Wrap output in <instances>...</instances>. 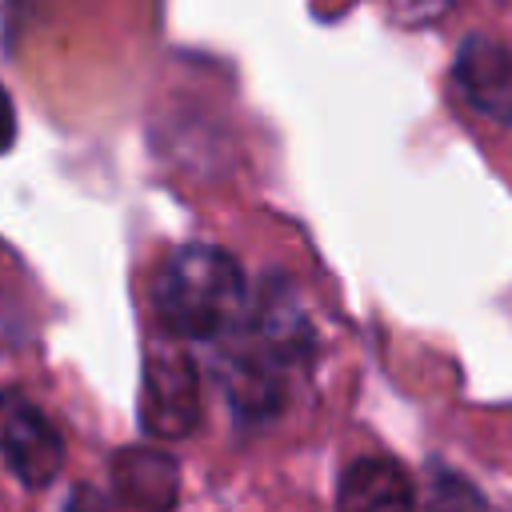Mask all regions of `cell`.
Masks as SVG:
<instances>
[{
    "label": "cell",
    "instance_id": "obj_6",
    "mask_svg": "<svg viewBox=\"0 0 512 512\" xmlns=\"http://www.w3.org/2000/svg\"><path fill=\"white\" fill-rule=\"evenodd\" d=\"M336 512H412V484L392 460H356L340 476Z\"/></svg>",
    "mask_w": 512,
    "mask_h": 512
},
{
    "label": "cell",
    "instance_id": "obj_11",
    "mask_svg": "<svg viewBox=\"0 0 512 512\" xmlns=\"http://www.w3.org/2000/svg\"><path fill=\"white\" fill-rule=\"evenodd\" d=\"M76 496H80V500H76L68 512H100V508H92V504H88V492H76Z\"/></svg>",
    "mask_w": 512,
    "mask_h": 512
},
{
    "label": "cell",
    "instance_id": "obj_2",
    "mask_svg": "<svg viewBox=\"0 0 512 512\" xmlns=\"http://www.w3.org/2000/svg\"><path fill=\"white\" fill-rule=\"evenodd\" d=\"M200 420V380L196 364L180 348H152L144 356L140 384V424L160 440H180Z\"/></svg>",
    "mask_w": 512,
    "mask_h": 512
},
{
    "label": "cell",
    "instance_id": "obj_8",
    "mask_svg": "<svg viewBox=\"0 0 512 512\" xmlns=\"http://www.w3.org/2000/svg\"><path fill=\"white\" fill-rule=\"evenodd\" d=\"M256 336L276 360L300 356L308 348V324H304L300 308L292 304V296H284V292H268L264 296V304L256 312Z\"/></svg>",
    "mask_w": 512,
    "mask_h": 512
},
{
    "label": "cell",
    "instance_id": "obj_9",
    "mask_svg": "<svg viewBox=\"0 0 512 512\" xmlns=\"http://www.w3.org/2000/svg\"><path fill=\"white\" fill-rule=\"evenodd\" d=\"M392 4H396V16L404 24H424V20H436L448 0H392Z\"/></svg>",
    "mask_w": 512,
    "mask_h": 512
},
{
    "label": "cell",
    "instance_id": "obj_5",
    "mask_svg": "<svg viewBox=\"0 0 512 512\" xmlns=\"http://www.w3.org/2000/svg\"><path fill=\"white\" fill-rule=\"evenodd\" d=\"M112 484L116 496L136 512H172L176 504V464L156 448H120L112 456Z\"/></svg>",
    "mask_w": 512,
    "mask_h": 512
},
{
    "label": "cell",
    "instance_id": "obj_3",
    "mask_svg": "<svg viewBox=\"0 0 512 512\" xmlns=\"http://www.w3.org/2000/svg\"><path fill=\"white\" fill-rule=\"evenodd\" d=\"M0 456L28 488L52 484L64 464V440L56 424L24 392L12 388L0 392Z\"/></svg>",
    "mask_w": 512,
    "mask_h": 512
},
{
    "label": "cell",
    "instance_id": "obj_7",
    "mask_svg": "<svg viewBox=\"0 0 512 512\" xmlns=\"http://www.w3.org/2000/svg\"><path fill=\"white\" fill-rule=\"evenodd\" d=\"M220 380L232 396V404L244 416H268L280 404V380L272 368V352L268 348H236L224 364H220Z\"/></svg>",
    "mask_w": 512,
    "mask_h": 512
},
{
    "label": "cell",
    "instance_id": "obj_4",
    "mask_svg": "<svg viewBox=\"0 0 512 512\" xmlns=\"http://www.w3.org/2000/svg\"><path fill=\"white\" fill-rule=\"evenodd\" d=\"M456 84L476 112L512 128V52L500 40L472 32L456 52Z\"/></svg>",
    "mask_w": 512,
    "mask_h": 512
},
{
    "label": "cell",
    "instance_id": "obj_1",
    "mask_svg": "<svg viewBox=\"0 0 512 512\" xmlns=\"http://www.w3.org/2000/svg\"><path fill=\"white\" fill-rule=\"evenodd\" d=\"M156 316L180 340H216L240 324L244 312V272L212 244L176 248L156 272Z\"/></svg>",
    "mask_w": 512,
    "mask_h": 512
},
{
    "label": "cell",
    "instance_id": "obj_10",
    "mask_svg": "<svg viewBox=\"0 0 512 512\" xmlns=\"http://www.w3.org/2000/svg\"><path fill=\"white\" fill-rule=\"evenodd\" d=\"M12 144H16V112H12V100H8V92H4V84H0V156H4Z\"/></svg>",
    "mask_w": 512,
    "mask_h": 512
}]
</instances>
